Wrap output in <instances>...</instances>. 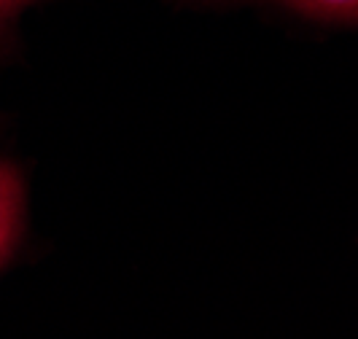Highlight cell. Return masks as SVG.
<instances>
[{
    "instance_id": "cell-1",
    "label": "cell",
    "mask_w": 358,
    "mask_h": 339,
    "mask_svg": "<svg viewBox=\"0 0 358 339\" xmlns=\"http://www.w3.org/2000/svg\"><path fill=\"white\" fill-rule=\"evenodd\" d=\"M24 213V189L19 170L8 161H0V267L17 248Z\"/></svg>"
},
{
    "instance_id": "cell-2",
    "label": "cell",
    "mask_w": 358,
    "mask_h": 339,
    "mask_svg": "<svg viewBox=\"0 0 358 339\" xmlns=\"http://www.w3.org/2000/svg\"><path fill=\"white\" fill-rule=\"evenodd\" d=\"M294 11L307 17L340 19V22H358V0H278Z\"/></svg>"
},
{
    "instance_id": "cell-3",
    "label": "cell",
    "mask_w": 358,
    "mask_h": 339,
    "mask_svg": "<svg viewBox=\"0 0 358 339\" xmlns=\"http://www.w3.org/2000/svg\"><path fill=\"white\" fill-rule=\"evenodd\" d=\"M19 3H24V0H0V17L3 14H8L14 6H19Z\"/></svg>"
}]
</instances>
